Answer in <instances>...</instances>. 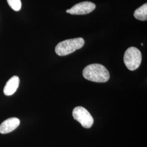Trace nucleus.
Instances as JSON below:
<instances>
[{"label":"nucleus","mask_w":147,"mask_h":147,"mask_svg":"<svg viewBox=\"0 0 147 147\" xmlns=\"http://www.w3.org/2000/svg\"><path fill=\"white\" fill-rule=\"evenodd\" d=\"M83 76L89 81L103 83L110 79V73L105 67L100 64H92L83 70Z\"/></svg>","instance_id":"f257e3e1"},{"label":"nucleus","mask_w":147,"mask_h":147,"mask_svg":"<svg viewBox=\"0 0 147 147\" xmlns=\"http://www.w3.org/2000/svg\"><path fill=\"white\" fill-rule=\"evenodd\" d=\"M84 39L82 38L69 39L59 42L55 48V52L60 56H64L75 52L84 47Z\"/></svg>","instance_id":"f03ea898"},{"label":"nucleus","mask_w":147,"mask_h":147,"mask_svg":"<svg viewBox=\"0 0 147 147\" xmlns=\"http://www.w3.org/2000/svg\"><path fill=\"white\" fill-rule=\"evenodd\" d=\"M142 61L141 51L135 47L128 48L124 53V62L126 68L134 71L138 68Z\"/></svg>","instance_id":"7ed1b4c3"},{"label":"nucleus","mask_w":147,"mask_h":147,"mask_svg":"<svg viewBox=\"0 0 147 147\" xmlns=\"http://www.w3.org/2000/svg\"><path fill=\"white\" fill-rule=\"evenodd\" d=\"M73 116L75 120L79 121L85 128H90L93 124V117L88 111L82 106H78L74 109Z\"/></svg>","instance_id":"20e7f679"},{"label":"nucleus","mask_w":147,"mask_h":147,"mask_svg":"<svg viewBox=\"0 0 147 147\" xmlns=\"http://www.w3.org/2000/svg\"><path fill=\"white\" fill-rule=\"evenodd\" d=\"M96 5L94 3L84 1L74 5L71 8L67 9L66 12L73 15H84L90 13L94 11Z\"/></svg>","instance_id":"39448f33"},{"label":"nucleus","mask_w":147,"mask_h":147,"mask_svg":"<svg viewBox=\"0 0 147 147\" xmlns=\"http://www.w3.org/2000/svg\"><path fill=\"white\" fill-rule=\"evenodd\" d=\"M20 121L17 118H10L4 121L0 125V133L8 134L13 131L20 125Z\"/></svg>","instance_id":"423d86ee"},{"label":"nucleus","mask_w":147,"mask_h":147,"mask_svg":"<svg viewBox=\"0 0 147 147\" xmlns=\"http://www.w3.org/2000/svg\"><path fill=\"white\" fill-rule=\"evenodd\" d=\"M20 79L18 76H14L9 79L5 84L3 92L7 96H10L13 94L19 87Z\"/></svg>","instance_id":"0eeeda50"},{"label":"nucleus","mask_w":147,"mask_h":147,"mask_svg":"<svg viewBox=\"0 0 147 147\" xmlns=\"http://www.w3.org/2000/svg\"><path fill=\"white\" fill-rule=\"evenodd\" d=\"M134 17L138 20L146 21L147 20V4L144 3L137 8L134 13Z\"/></svg>","instance_id":"6e6552de"},{"label":"nucleus","mask_w":147,"mask_h":147,"mask_svg":"<svg viewBox=\"0 0 147 147\" xmlns=\"http://www.w3.org/2000/svg\"><path fill=\"white\" fill-rule=\"evenodd\" d=\"M9 5L14 11H19L21 9V0H7Z\"/></svg>","instance_id":"1a4fd4ad"}]
</instances>
